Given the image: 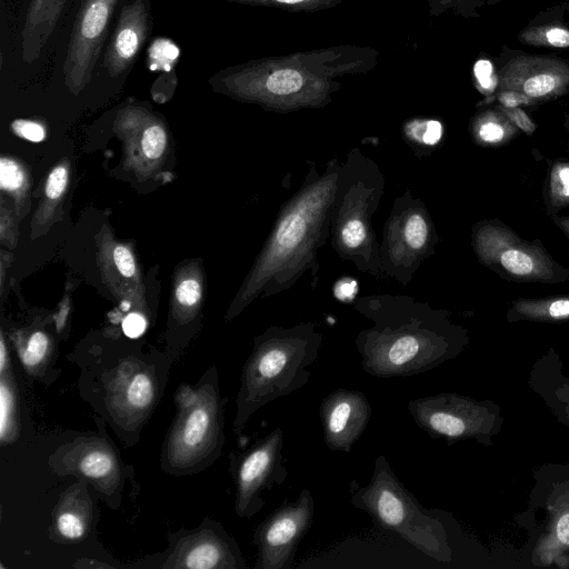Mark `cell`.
<instances>
[{
	"mask_svg": "<svg viewBox=\"0 0 569 569\" xmlns=\"http://www.w3.org/2000/svg\"><path fill=\"white\" fill-rule=\"evenodd\" d=\"M375 326L359 332L356 348L365 372L400 378L427 372L456 358L466 340L438 316L426 310L368 312Z\"/></svg>",
	"mask_w": 569,
	"mask_h": 569,
	"instance_id": "cell-1",
	"label": "cell"
},
{
	"mask_svg": "<svg viewBox=\"0 0 569 569\" xmlns=\"http://www.w3.org/2000/svg\"><path fill=\"white\" fill-rule=\"evenodd\" d=\"M321 342L322 335L311 323L272 327L254 338L241 372L234 433L242 432L258 409L308 383L309 367L317 360Z\"/></svg>",
	"mask_w": 569,
	"mask_h": 569,
	"instance_id": "cell-2",
	"label": "cell"
},
{
	"mask_svg": "<svg viewBox=\"0 0 569 569\" xmlns=\"http://www.w3.org/2000/svg\"><path fill=\"white\" fill-rule=\"evenodd\" d=\"M348 492L351 505L368 513L375 525L397 533L438 562L451 561L443 511L420 505L396 476L385 455L376 457L370 481L360 485L352 480Z\"/></svg>",
	"mask_w": 569,
	"mask_h": 569,
	"instance_id": "cell-3",
	"label": "cell"
},
{
	"mask_svg": "<svg viewBox=\"0 0 569 569\" xmlns=\"http://www.w3.org/2000/svg\"><path fill=\"white\" fill-rule=\"evenodd\" d=\"M177 406L163 457L170 471L187 472L214 459L223 445V407L216 375L197 389L182 386Z\"/></svg>",
	"mask_w": 569,
	"mask_h": 569,
	"instance_id": "cell-4",
	"label": "cell"
},
{
	"mask_svg": "<svg viewBox=\"0 0 569 569\" xmlns=\"http://www.w3.org/2000/svg\"><path fill=\"white\" fill-rule=\"evenodd\" d=\"M333 182L326 179L308 189L284 213L242 293L230 309L229 318L240 312L270 278L289 268L291 262L298 259V254L307 248L330 202Z\"/></svg>",
	"mask_w": 569,
	"mask_h": 569,
	"instance_id": "cell-5",
	"label": "cell"
},
{
	"mask_svg": "<svg viewBox=\"0 0 569 569\" xmlns=\"http://www.w3.org/2000/svg\"><path fill=\"white\" fill-rule=\"evenodd\" d=\"M407 409L415 423L430 438L443 439L449 446L467 439L488 446L502 421L499 408L491 401L455 392L411 399Z\"/></svg>",
	"mask_w": 569,
	"mask_h": 569,
	"instance_id": "cell-6",
	"label": "cell"
},
{
	"mask_svg": "<svg viewBox=\"0 0 569 569\" xmlns=\"http://www.w3.org/2000/svg\"><path fill=\"white\" fill-rule=\"evenodd\" d=\"M283 430L274 428L233 459L234 508L239 517L251 518L264 506L263 492L283 483L289 471L283 465Z\"/></svg>",
	"mask_w": 569,
	"mask_h": 569,
	"instance_id": "cell-7",
	"label": "cell"
},
{
	"mask_svg": "<svg viewBox=\"0 0 569 569\" xmlns=\"http://www.w3.org/2000/svg\"><path fill=\"white\" fill-rule=\"evenodd\" d=\"M313 519L315 500L308 488L295 501L284 499L254 531L253 543L258 548L254 569H290Z\"/></svg>",
	"mask_w": 569,
	"mask_h": 569,
	"instance_id": "cell-8",
	"label": "cell"
},
{
	"mask_svg": "<svg viewBox=\"0 0 569 569\" xmlns=\"http://www.w3.org/2000/svg\"><path fill=\"white\" fill-rule=\"evenodd\" d=\"M121 0H81L62 66L64 84L77 96L90 82Z\"/></svg>",
	"mask_w": 569,
	"mask_h": 569,
	"instance_id": "cell-9",
	"label": "cell"
},
{
	"mask_svg": "<svg viewBox=\"0 0 569 569\" xmlns=\"http://www.w3.org/2000/svg\"><path fill=\"white\" fill-rule=\"evenodd\" d=\"M319 415L326 446L349 453L367 429L372 408L362 391L338 388L322 399Z\"/></svg>",
	"mask_w": 569,
	"mask_h": 569,
	"instance_id": "cell-10",
	"label": "cell"
},
{
	"mask_svg": "<svg viewBox=\"0 0 569 569\" xmlns=\"http://www.w3.org/2000/svg\"><path fill=\"white\" fill-rule=\"evenodd\" d=\"M498 87L531 99L552 98L569 88V62L541 56L519 54L497 71Z\"/></svg>",
	"mask_w": 569,
	"mask_h": 569,
	"instance_id": "cell-11",
	"label": "cell"
},
{
	"mask_svg": "<svg viewBox=\"0 0 569 569\" xmlns=\"http://www.w3.org/2000/svg\"><path fill=\"white\" fill-rule=\"evenodd\" d=\"M152 31L151 0H127L120 8L102 67L110 77L130 69Z\"/></svg>",
	"mask_w": 569,
	"mask_h": 569,
	"instance_id": "cell-12",
	"label": "cell"
},
{
	"mask_svg": "<svg viewBox=\"0 0 569 569\" xmlns=\"http://www.w3.org/2000/svg\"><path fill=\"white\" fill-rule=\"evenodd\" d=\"M157 396L156 381L139 362H124L111 376L107 403L120 425L141 422L151 410Z\"/></svg>",
	"mask_w": 569,
	"mask_h": 569,
	"instance_id": "cell-13",
	"label": "cell"
},
{
	"mask_svg": "<svg viewBox=\"0 0 569 569\" xmlns=\"http://www.w3.org/2000/svg\"><path fill=\"white\" fill-rule=\"evenodd\" d=\"M163 567L189 569H243L237 542L223 529H209L183 538Z\"/></svg>",
	"mask_w": 569,
	"mask_h": 569,
	"instance_id": "cell-14",
	"label": "cell"
},
{
	"mask_svg": "<svg viewBox=\"0 0 569 569\" xmlns=\"http://www.w3.org/2000/svg\"><path fill=\"white\" fill-rule=\"evenodd\" d=\"M103 237L99 260L108 287L121 299L133 301L142 308L143 286L134 256L129 247Z\"/></svg>",
	"mask_w": 569,
	"mask_h": 569,
	"instance_id": "cell-15",
	"label": "cell"
},
{
	"mask_svg": "<svg viewBox=\"0 0 569 569\" xmlns=\"http://www.w3.org/2000/svg\"><path fill=\"white\" fill-rule=\"evenodd\" d=\"M69 0H31L21 30V58L26 63L39 59Z\"/></svg>",
	"mask_w": 569,
	"mask_h": 569,
	"instance_id": "cell-16",
	"label": "cell"
},
{
	"mask_svg": "<svg viewBox=\"0 0 569 569\" xmlns=\"http://www.w3.org/2000/svg\"><path fill=\"white\" fill-rule=\"evenodd\" d=\"M550 352L532 367L529 383L551 410L552 415L569 428V377L562 372V363Z\"/></svg>",
	"mask_w": 569,
	"mask_h": 569,
	"instance_id": "cell-17",
	"label": "cell"
},
{
	"mask_svg": "<svg viewBox=\"0 0 569 569\" xmlns=\"http://www.w3.org/2000/svg\"><path fill=\"white\" fill-rule=\"evenodd\" d=\"M180 58L179 46L170 38L157 37L148 46L146 64L149 71L159 72L151 86L154 100L170 99L178 84L177 66Z\"/></svg>",
	"mask_w": 569,
	"mask_h": 569,
	"instance_id": "cell-18",
	"label": "cell"
},
{
	"mask_svg": "<svg viewBox=\"0 0 569 569\" xmlns=\"http://www.w3.org/2000/svg\"><path fill=\"white\" fill-rule=\"evenodd\" d=\"M73 452V469L100 488H113L119 479V468L114 453L107 445L87 441Z\"/></svg>",
	"mask_w": 569,
	"mask_h": 569,
	"instance_id": "cell-19",
	"label": "cell"
},
{
	"mask_svg": "<svg viewBox=\"0 0 569 569\" xmlns=\"http://www.w3.org/2000/svg\"><path fill=\"white\" fill-rule=\"evenodd\" d=\"M11 366L0 370V441L12 442L18 436V399Z\"/></svg>",
	"mask_w": 569,
	"mask_h": 569,
	"instance_id": "cell-20",
	"label": "cell"
},
{
	"mask_svg": "<svg viewBox=\"0 0 569 569\" xmlns=\"http://www.w3.org/2000/svg\"><path fill=\"white\" fill-rule=\"evenodd\" d=\"M202 298V282L196 273H184L173 290L172 315L179 325L191 321Z\"/></svg>",
	"mask_w": 569,
	"mask_h": 569,
	"instance_id": "cell-21",
	"label": "cell"
},
{
	"mask_svg": "<svg viewBox=\"0 0 569 569\" xmlns=\"http://www.w3.org/2000/svg\"><path fill=\"white\" fill-rule=\"evenodd\" d=\"M69 181V166L67 162L58 163L48 174L44 186V199L34 214L39 223L50 218L52 210L61 201Z\"/></svg>",
	"mask_w": 569,
	"mask_h": 569,
	"instance_id": "cell-22",
	"label": "cell"
},
{
	"mask_svg": "<svg viewBox=\"0 0 569 569\" xmlns=\"http://www.w3.org/2000/svg\"><path fill=\"white\" fill-rule=\"evenodd\" d=\"M0 186L2 191L10 193L17 202H22L29 187L24 167L12 158L1 157Z\"/></svg>",
	"mask_w": 569,
	"mask_h": 569,
	"instance_id": "cell-23",
	"label": "cell"
},
{
	"mask_svg": "<svg viewBox=\"0 0 569 569\" xmlns=\"http://www.w3.org/2000/svg\"><path fill=\"white\" fill-rule=\"evenodd\" d=\"M519 39L529 46L569 48V29L556 24L529 27Z\"/></svg>",
	"mask_w": 569,
	"mask_h": 569,
	"instance_id": "cell-24",
	"label": "cell"
},
{
	"mask_svg": "<svg viewBox=\"0 0 569 569\" xmlns=\"http://www.w3.org/2000/svg\"><path fill=\"white\" fill-rule=\"evenodd\" d=\"M499 263L516 276H530L538 269V261L528 251L520 248H502L497 253Z\"/></svg>",
	"mask_w": 569,
	"mask_h": 569,
	"instance_id": "cell-25",
	"label": "cell"
},
{
	"mask_svg": "<svg viewBox=\"0 0 569 569\" xmlns=\"http://www.w3.org/2000/svg\"><path fill=\"white\" fill-rule=\"evenodd\" d=\"M50 339L43 331L32 332L26 345L20 349V358L22 363L29 370H34L41 366L49 353Z\"/></svg>",
	"mask_w": 569,
	"mask_h": 569,
	"instance_id": "cell-26",
	"label": "cell"
},
{
	"mask_svg": "<svg viewBox=\"0 0 569 569\" xmlns=\"http://www.w3.org/2000/svg\"><path fill=\"white\" fill-rule=\"evenodd\" d=\"M301 86V74L291 69L274 71L266 81L267 89L273 94H289L298 91Z\"/></svg>",
	"mask_w": 569,
	"mask_h": 569,
	"instance_id": "cell-27",
	"label": "cell"
},
{
	"mask_svg": "<svg viewBox=\"0 0 569 569\" xmlns=\"http://www.w3.org/2000/svg\"><path fill=\"white\" fill-rule=\"evenodd\" d=\"M56 527L63 538L74 540L84 535L87 523L86 519L77 510L63 509L56 518Z\"/></svg>",
	"mask_w": 569,
	"mask_h": 569,
	"instance_id": "cell-28",
	"label": "cell"
},
{
	"mask_svg": "<svg viewBox=\"0 0 569 569\" xmlns=\"http://www.w3.org/2000/svg\"><path fill=\"white\" fill-rule=\"evenodd\" d=\"M508 123L497 114L490 112L486 114L478 124V137L488 143H497L503 140L507 136Z\"/></svg>",
	"mask_w": 569,
	"mask_h": 569,
	"instance_id": "cell-29",
	"label": "cell"
},
{
	"mask_svg": "<svg viewBox=\"0 0 569 569\" xmlns=\"http://www.w3.org/2000/svg\"><path fill=\"white\" fill-rule=\"evenodd\" d=\"M518 310L523 315L536 318L565 319L569 318V299L553 300L542 307L525 305L518 307Z\"/></svg>",
	"mask_w": 569,
	"mask_h": 569,
	"instance_id": "cell-30",
	"label": "cell"
},
{
	"mask_svg": "<svg viewBox=\"0 0 569 569\" xmlns=\"http://www.w3.org/2000/svg\"><path fill=\"white\" fill-rule=\"evenodd\" d=\"M428 227L422 216L416 213L408 218L405 226V239L413 249H420L426 243Z\"/></svg>",
	"mask_w": 569,
	"mask_h": 569,
	"instance_id": "cell-31",
	"label": "cell"
},
{
	"mask_svg": "<svg viewBox=\"0 0 569 569\" xmlns=\"http://www.w3.org/2000/svg\"><path fill=\"white\" fill-rule=\"evenodd\" d=\"M11 129L18 137L31 142H40L46 138L44 127L33 120L16 119Z\"/></svg>",
	"mask_w": 569,
	"mask_h": 569,
	"instance_id": "cell-32",
	"label": "cell"
},
{
	"mask_svg": "<svg viewBox=\"0 0 569 569\" xmlns=\"http://www.w3.org/2000/svg\"><path fill=\"white\" fill-rule=\"evenodd\" d=\"M551 193L555 200L565 202L569 199V164H558L551 176Z\"/></svg>",
	"mask_w": 569,
	"mask_h": 569,
	"instance_id": "cell-33",
	"label": "cell"
},
{
	"mask_svg": "<svg viewBox=\"0 0 569 569\" xmlns=\"http://www.w3.org/2000/svg\"><path fill=\"white\" fill-rule=\"evenodd\" d=\"M366 228L360 219H350L345 223L341 230L342 242L348 248L360 246L366 239Z\"/></svg>",
	"mask_w": 569,
	"mask_h": 569,
	"instance_id": "cell-34",
	"label": "cell"
},
{
	"mask_svg": "<svg viewBox=\"0 0 569 569\" xmlns=\"http://www.w3.org/2000/svg\"><path fill=\"white\" fill-rule=\"evenodd\" d=\"M475 76L483 91L491 92L498 87L497 72L488 60H479L475 64Z\"/></svg>",
	"mask_w": 569,
	"mask_h": 569,
	"instance_id": "cell-35",
	"label": "cell"
},
{
	"mask_svg": "<svg viewBox=\"0 0 569 569\" xmlns=\"http://www.w3.org/2000/svg\"><path fill=\"white\" fill-rule=\"evenodd\" d=\"M442 134V127L440 122L430 120L417 126L413 129V137L425 144H436Z\"/></svg>",
	"mask_w": 569,
	"mask_h": 569,
	"instance_id": "cell-36",
	"label": "cell"
},
{
	"mask_svg": "<svg viewBox=\"0 0 569 569\" xmlns=\"http://www.w3.org/2000/svg\"><path fill=\"white\" fill-rule=\"evenodd\" d=\"M499 110L507 116L509 120H511L517 127L523 130L526 133L530 134L535 131V123L527 116V113L520 108H506L500 106Z\"/></svg>",
	"mask_w": 569,
	"mask_h": 569,
	"instance_id": "cell-37",
	"label": "cell"
},
{
	"mask_svg": "<svg viewBox=\"0 0 569 569\" xmlns=\"http://www.w3.org/2000/svg\"><path fill=\"white\" fill-rule=\"evenodd\" d=\"M147 327L144 317L139 312L129 313L122 322L123 332L130 338L141 336Z\"/></svg>",
	"mask_w": 569,
	"mask_h": 569,
	"instance_id": "cell-38",
	"label": "cell"
},
{
	"mask_svg": "<svg viewBox=\"0 0 569 569\" xmlns=\"http://www.w3.org/2000/svg\"><path fill=\"white\" fill-rule=\"evenodd\" d=\"M498 100L501 106L506 108H517L520 104H530L533 102V99L515 90H501L498 93Z\"/></svg>",
	"mask_w": 569,
	"mask_h": 569,
	"instance_id": "cell-39",
	"label": "cell"
},
{
	"mask_svg": "<svg viewBox=\"0 0 569 569\" xmlns=\"http://www.w3.org/2000/svg\"><path fill=\"white\" fill-rule=\"evenodd\" d=\"M556 537L565 546H569V512L562 513L556 523Z\"/></svg>",
	"mask_w": 569,
	"mask_h": 569,
	"instance_id": "cell-40",
	"label": "cell"
},
{
	"mask_svg": "<svg viewBox=\"0 0 569 569\" xmlns=\"http://www.w3.org/2000/svg\"><path fill=\"white\" fill-rule=\"evenodd\" d=\"M357 290V284L353 280H342L336 287V295L340 299H350Z\"/></svg>",
	"mask_w": 569,
	"mask_h": 569,
	"instance_id": "cell-41",
	"label": "cell"
},
{
	"mask_svg": "<svg viewBox=\"0 0 569 569\" xmlns=\"http://www.w3.org/2000/svg\"><path fill=\"white\" fill-rule=\"evenodd\" d=\"M10 357L7 349L6 340L3 335L1 333L0 338V370L7 367H10Z\"/></svg>",
	"mask_w": 569,
	"mask_h": 569,
	"instance_id": "cell-42",
	"label": "cell"
},
{
	"mask_svg": "<svg viewBox=\"0 0 569 569\" xmlns=\"http://www.w3.org/2000/svg\"><path fill=\"white\" fill-rule=\"evenodd\" d=\"M280 2H286V3H296V2H299V1H302V0H278Z\"/></svg>",
	"mask_w": 569,
	"mask_h": 569,
	"instance_id": "cell-43",
	"label": "cell"
}]
</instances>
